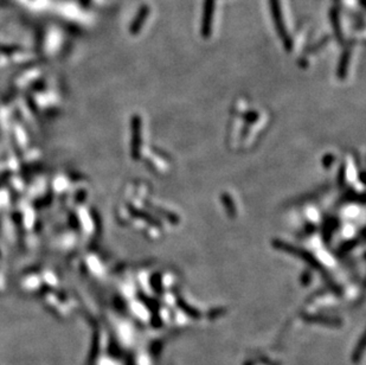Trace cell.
<instances>
[{
  "label": "cell",
  "instance_id": "cell-1",
  "mask_svg": "<svg viewBox=\"0 0 366 365\" xmlns=\"http://www.w3.org/2000/svg\"><path fill=\"white\" fill-rule=\"evenodd\" d=\"M273 246L275 247L278 251H282L284 253H288V254H292V255H295V256H299L300 258H302V260H305L306 262L310 263L314 267H321V264H320L318 261L315 260V257H314L313 254H310V252L304 251L302 248L294 247V246H292V244L283 242V241H281V240L273 241Z\"/></svg>",
  "mask_w": 366,
  "mask_h": 365
},
{
  "label": "cell",
  "instance_id": "cell-2",
  "mask_svg": "<svg viewBox=\"0 0 366 365\" xmlns=\"http://www.w3.org/2000/svg\"><path fill=\"white\" fill-rule=\"evenodd\" d=\"M133 140H132V156L134 159L140 158L141 149V119L138 115L133 117Z\"/></svg>",
  "mask_w": 366,
  "mask_h": 365
},
{
  "label": "cell",
  "instance_id": "cell-3",
  "mask_svg": "<svg viewBox=\"0 0 366 365\" xmlns=\"http://www.w3.org/2000/svg\"><path fill=\"white\" fill-rule=\"evenodd\" d=\"M131 209L133 210V211H132V214L135 215V216H137V217L145 218L146 222L151 223L152 225H154V226H160V223L157 222V220H155V218L153 216H151V215H149V214H143V212H140V210H137V209H134V208H131Z\"/></svg>",
  "mask_w": 366,
  "mask_h": 365
},
{
  "label": "cell",
  "instance_id": "cell-4",
  "mask_svg": "<svg viewBox=\"0 0 366 365\" xmlns=\"http://www.w3.org/2000/svg\"><path fill=\"white\" fill-rule=\"evenodd\" d=\"M222 200H223L224 206H225L227 210V214H229L230 216H235L236 208H235V204H233V202L231 200V198L227 196V195H223V196H222Z\"/></svg>",
  "mask_w": 366,
  "mask_h": 365
},
{
  "label": "cell",
  "instance_id": "cell-5",
  "mask_svg": "<svg viewBox=\"0 0 366 365\" xmlns=\"http://www.w3.org/2000/svg\"><path fill=\"white\" fill-rule=\"evenodd\" d=\"M333 156H331V154H328V156H326L324 158V166L325 168H330L331 165H332V162H333Z\"/></svg>",
  "mask_w": 366,
  "mask_h": 365
}]
</instances>
